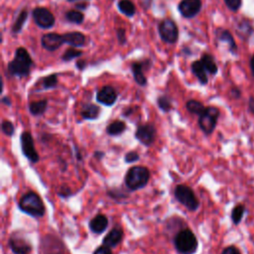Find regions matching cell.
Here are the masks:
<instances>
[{"label":"cell","mask_w":254,"mask_h":254,"mask_svg":"<svg viewBox=\"0 0 254 254\" xmlns=\"http://www.w3.org/2000/svg\"><path fill=\"white\" fill-rule=\"evenodd\" d=\"M18 208L22 213L35 219L43 218L46 214L43 200L35 192H28L23 195L18 203Z\"/></svg>","instance_id":"obj_1"},{"label":"cell","mask_w":254,"mask_h":254,"mask_svg":"<svg viewBox=\"0 0 254 254\" xmlns=\"http://www.w3.org/2000/svg\"><path fill=\"white\" fill-rule=\"evenodd\" d=\"M32 66L33 60L28 51L25 48L20 47L16 50L14 59L8 64L7 72L12 76L25 77L30 75Z\"/></svg>","instance_id":"obj_2"},{"label":"cell","mask_w":254,"mask_h":254,"mask_svg":"<svg viewBox=\"0 0 254 254\" xmlns=\"http://www.w3.org/2000/svg\"><path fill=\"white\" fill-rule=\"evenodd\" d=\"M149 169L144 166H134L127 171L124 177L125 187L130 192L141 190L147 186L150 180Z\"/></svg>","instance_id":"obj_3"},{"label":"cell","mask_w":254,"mask_h":254,"mask_svg":"<svg viewBox=\"0 0 254 254\" xmlns=\"http://www.w3.org/2000/svg\"><path fill=\"white\" fill-rule=\"evenodd\" d=\"M174 246L180 254H196L199 247V241L191 229H182L174 237Z\"/></svg>","instance_id":"obj_4"},{"label":"cell","mask_w":254,"mask_h":254,"mask_svg":"<svg viewBox=\"0 0 254 254\" xmlns=\"http://www.w3.org/2000/svg\"><path fill=\"white\" fill-rule=\"evenodd\" d=\"M174 196L190 211H196L200 207V202L195 192L187 185H178L174 190Z\"/></svg>","instance_id":"obj_5"},{"label":"cell","mask_w":254,"mask_h":254,"mask_svg":"<svg viewBox=\"0 0 254 254\" xmlns=\"http://www.w3.org/2000/svg\"><path fill=\"white\" fill-rule=\"evenodd\" d=\"M220 117V110L215 106L205 107V110L199 116V126L205 135H210L217 127V122Z\"/></svg>","instance_id":"obj_6"},{"label":"cell","mask_w":254,"mask_h":254,"mask_svg":"<svg viewBox=\"0 0 254 254\" xmlns=\"http://www.w3.org/2000/svg\"><path fill=\"white\" fill-rule=\"evenodd\" d=\"M160 38L168 44H175L179 38V28L170 18H166L158 26Z\"/></svg>","instance_id":"obj_7"},{"label":"cell","mask_w":254,"mask_h":254,"mask_svg":"<svg viewBox=\"0 0 254 254\" xmlns=\"http://www.w3.org/2000/svg\"><path fill=\"white\" fill-rule=\"evenodd\" d=\"M157 136V129L153 123H145V124H140L137 126L134 137L144 146L149 147L151 146Z\"/></svg>","instance_id":"obj_8"},{"label":"cell","mask_w":254,"mask_h":254,"mask_svg":"<svg viewBox=\"0 0 254 254\" xmlns=\"http://www.w3.org/2000/svg\"><path fill=\"white\" fill-rule=\"evenodd\" d=\"M20 144L23 155L28 161L36 164L40 160V156L35 148V142L32 134L28 131H24L20 135Z\"/></svg>","instance_id":"obj_9"},{"label":"cell","mask_w":254,"mask_h":254,"mask_svg":"<svg viewBox=\"0 0 254 254\" xmlns=\"http://www.w3.org/2000/svg\"><path fill=\"white\" fill-rule=\"evenodd\" d=\"M32 15L36 25L42 29H50L55 25V16L48 8L36 7L33 10Z\"/></svg>","instance_id":"obj_10"},{"label":"cell","mask_w":254,"mask_h":254,"mask_svg":"<svg viewBox=\"0 0 254 254\" xmlns=\"http://www.w3.org/2000/svg\"><path fill=\"white\" fill-rule=\"evenodd\" d=\"M8 245L13 254H31L32 245L22 236L13 233L9 240Z\"/></svg>","instance_id":"obj_11"},{"label":"cell","mask_w":254,"mask_h":254,"mask_svg":"<svg viewBox=\"0 0 254 254\" xmlns=\"http://www.w3.org/2000/svg\"><path fill=\"white\" fill-rule=\"evenodd\" d=\"M178 9L183 17L193 18L202 9V0H182Z\"/></svg>","instance_id":"obj_12"},{"label":"cell","mask_w":254,"mask_h":254,"mask_svg":"<svg viewBox=\"0 0 254 254\" xmlns=\"http://www.w3.org/2000/svg\"><path fill=\"white\" fill-rule=\"evenodd\" d=\"M64 43L65 42H64L63 35H60L57 33L45 34L42 36V39H41L42 46H43L44 49L50 52H54L58 50Z\"/></svg>","instance_id":"obj_13"},{"label":"cell","mask_w":254,"mask_h":254,"mask_svg":"<svg viewBox=\"0 0 254 254\" xmlns=\"http://www.w3.org/2000/svg\"><path fill=\"white\" fill-rule=\"evenodd\" d=\"M118 95L114 88L110 86H105L102 88L97 94V101L98 102L105 105V106H112L117 101Z\"/></svg>","instance_id":"obj_14"},{"label":"cell","mask_w":254,"mask_h":254,"mask_svg":"<svg viewBox=\"0 0 254 254\" xmlns=\"http://www.w3.org/2000/svg\"><path fill=\"white\" fill-rule=\"evenodd\" d=\"M123 229L120 227H115L103 237L102 244L109 248H114L120 244L123 239Z\"/></svg>","instance_id":"obj_15"},{"label":"cell","mask_w":254,"mask_h":254,"mask_svg":"<svg viewBox=\"0 0 254 254\" xmlns=\"http://www.w3.org/2000/svg\"><path fill=\"white\" fill-rule=\"evenodd\" d=\"M150 64L149 61L144 62H134L131 65V71L133 74L134 80L141 87H145L147 84V78L144 75V67Z\"/></svg>","instance_id":"obj_16"},{"label":"cell","mask_w":254,"mask_h":254,"mask_svg":"<svg viewBox=\"0 0 254 254\" xmlns=\"http://www.w3.org/2000/svg\"><path fill=\"white\" fill-rule=\"evenodd\" d=\"M89 227L93 233L100 235L106 230L108 227V219L104 215H98L90 221Z\"/></svg>","instance_id":"obj_17"},{"label":"cell","mask_w":254,"mask_h":254,"mask_svg":"<svg viewBox=\"0 0 254 254\" xmlns=\"http://www.w3.org/2000/svg\"><path fill=\"white\" fill-rule=\"evenodd\" d=\"M63 38L65 43L72 47L80 48L86 44V36L78 31L66 33L63 35Z\"/></svg>","instance_id":"obj_18"},{"label":"cell","mask_w":254,"mask_h":254,"mask_svg":"<svg viewBox=\"0 0 254 254\" xmlns=\"http://www.w3.org/2000/svg\"><path fill=\"white\" fill-rule=\"evenodd\" d=\"M101 107L94 103H87L84 104L80 109V115L82 119L86 120H96L100 117L101 114Z\"/></svg>","instance_id":"obj_19"},{"label":"cell","mask_w":254,"mask_h":254,"mask_svg":"<svg viewBox=\"0 0 254 254\" xmlns=\"http://www.w3.org/2000/svg\"><path fill=\"white\" fill-rule=\"evenodd\" d=\"M192 72L193 74L196 76V77L199 79V81L201 82V84L204 86V84L207 83L208 78H207V75H206V70L204 68V66L203 65L202 61H195L192 64Z\"/></svg>","instance_id":"obj_20"},{"label":"cell","mask_w":254,"mask_h":254,"mask_svg":"<svg viewBox=\"0 0 254 254\" xmlns=\"http://www.w3.org/2000/svg\"><path fill=\"white\" fill-rule=\"evenodd\" d=\"M126 130V124L121 120H114L106 127V133L110 136H119Z\"/></svg>","instance_id":"obj_21"},{"label":"cell","mask_w":254,"mask_h":254,"mask_svg":"<svg viewBox=\"0 0 254 254\" xmlns=\"http://www.w3.org/2000/svg\"><path fill=\"white\" fill-rule=\"evenodd\" d=\"M48 108V101L42 100L39 102H32L29 103V111L34 116L44 114Z\"/></svg>","instance_id":"obj_22"},{"label":"cell","mask_w":254,"mask_h":254,"mask_svg":"<svg viewBox=\"0 0 254 254\" xmlns=\"http://www.w3.org/2000/svg\"><path fill=\"white\" fill-rule=\"evenodd\" d=\"M119 11L127 17H132L136 13V8L131 0H120L118 2Z\"/></svg>","instance_id":"obj_23"},{"label":"cell","mask_w":254,"mask_h":254,"mask_svg":"<svg viewBox=\"0 0 254 254\" xmlns=\"http://www.w3.org/2000/svg\"><path fill=\"white\" fill-rule=\"evenodd\" d=\"M201 61L208 74L216 75L218 73V66H217L216 61L213 58V56L209 54H203Z\"/></svg>","instance_id":"obj_24"},{"label":"cell","mask_w":254,"mask_h":254,"mask_svg":"<svg viewBox=\"0 0 254 254\" xmlns=\"http://www.w3.org/2000/svg\"><path fill=\"white\" fill-rule=\"evenodd\" d=\"M217 35H218V39L220 41L226 42V43L229 44V50H230L231 53L234 54L236 52V44H235V42H234L231 34L229 31H227V30H220V31H218Z\"/></svg>","instance_id":"obj_25"},{"label":"cell","mask_w":254,"mask_h":254,"mask_svg":"<svg viewBox=\"0 0 254 254\" xmlns=\"http://www.w3.org/2000/svg\"><path fill=\"white\" fill-rule=\"evenodd\" d=\"M186 107L188 109V111L192 114H195V115H202L203 113V111L205 110V107L204 105L199 102V101H196V100H190L187 103H186Z\"/></svg>","instance_id":"obj_26"},{"label":"cell","mask_w":254,"mask_h":254,"mask_svg":"<svg viewBox=\"0 0 254 254\" xmlns=\"http://www.w3.org/2000/svg\"><path fill=\"white\" fill-rule=\"evenodd\" d=\"M27 18H28V11H27L26 9H23V10L19 13V15H18L16 21L14 22V24H13V26H12V33H14V34L20 33L21 30H22L23 27H24L25 22L27 21Z\"/></svg>","instance_id":"obj_27"},{"label":"cell","mask_w":254,"mask_h":254,"mask_svg":"<svg viewBox=\"0 0 254 254\" xmlns=\"http://www.w3.org/2000/svg\"><path fill=\"white\" fill-rule=\"evenodd\" d=\"M58 84V75L52 74L42 78V88L44 90L55 89Z\"/></svg>","instance_id":"obj_28"},{"label":"cell","mask_w":254,"mask_h":254,"mask_svg":"<svg viewBox=\"0 0 254 254\" xmlns=\"http://www.w3.org/2000/svg\"><path fill=\"white\" fill-rule=\"evenodd\" d=\"M157 105L163 112H169L173 108L172 100L167 96H161L157 99Z\"/></svg>","instance_id":"obj_29"},{"label":"cell","mask_w":254,"mask_h":254,"mask_svg":"<svg viewBox=\"0 0 254 254\" xmlns=\"http://www.w3.org/2000/svg\"><path fill=\"white\" fill-rule=\"evenodd\" d=\"M66 19L75 24H81L84 21V15L78 10H70L66 13Z\"/></svg>","instance_id":"obj_30"},{"label":"cell","mask_w":254,"mask_h":254,"mask_svg":"<svg viewBox=\"0 0 254 254\" xmlns=\"http://www.w3.org/2000/svg\"><path fill=\"white\" fill-rule=\"evenodd\" d=\"M245 213V206L243 204H238L235 207H233L231 211V221L234 225H238Z\"/></svg>","instance_id":"obj_31"},{"label":"cell","mask_w":254,"mask_h":254,"mask_svg":"<svg viewBox=\"0 0 254 254\" xmlns=\"http://www.w3.org/2000/svg\"><path fill=\"white\" fill-rule=\"evenodd\" d=\"M107 195H108V197H110L111 199H113L116 202H119L123 199L128 198V194L124 193L121 189H110L107 191Z\"/></svg>","instance_id":"obj_32"},{"label":"cell","mask_w":254,"mask_h":254,"mask_svg":"<svg viewBox=\"0 0 254 254\" xmlns=\"http://www.w3.org/2000/svg\"><path fill=\"white\" fill-rule=\"evenodd\" d=\"M81 55H82V52H81V51L76 50V49H75V48H70V49H68V50L64 53L62 59H63V61H65V62H70V61H72V60H74V59H76V58L80 57Z\"/></svg>","instance_id":"obj_33"},{"label":"cell","mask_w":254,"mask_h":254,"mask_svg":"<svg viewBox=\"0 0 254 254\" xmlns=\"http://www.w3.org/2000/svg\"><path fill=\"white\" fill-rule=\"evenodd\" d=\"M1 130L6 136H13L15 133V126L9 120H3L1 123Z\"/></svg>","instance_id":"obj_34"},{"label":"cell","mask_w":254,"mask_h":254,"mask_svg":"<svg viewBox=\"0 0 254 254\" xmlns=\"http://www.w3.org/2000/svg\"><path fill=\"white\" fill-rule=\"evenodd\" d=\"M140 156L138 154V152L136 151H129L127 152L124 156V162L126 164H131V163H135L137 161H139Z\"/></svg>","instance_id":"obj_35"},{"label":"cell","mask_w":254,"mask_h":254,"mask_svg":"<svg viewBox=\"0 0 254 254\" xmlns=\"http://www.w3.org/2000/svg\"><path fill=\"white\" fill-rule=\"evenodd\" d=\"M226 5L232 11H237L241 6V0H225Z\"/></svg>","instance_id":"obj_36"},{"label":"cell","mask_w":254,"mask_h":254,"mask_svg":"<svg viewBox=\"0 0 254 254\" xmlns=\"http://www.w3.org/2000/svg\"><path fill=\"white\" fill-rule=\"evenodd\" d=\"M116 36H117V40H118L120 45H124L126 43V33H125V30L123 28L117 29Z\"/></svg>","instance_id":"obj_37"},{"label":"cell","mask_w":254,"mask_h":254,"mask_svg":"<svg viewBox=\"0 0 254 254\" xmlns=\"http://www.w3.org/2000/svg\"><path fill=\"white\" fill-rule=\"evenodd\" d=\"M94 254H113V253H112V251H111V248H109V247H107V246H105V245L102 244V246L98 247V248L95 250Z\"/></svg>","instance_id":"obj_38"},{"label":"cell","mask_w":254,"mask_h":254,"mask_svg":"<svg viewBox=\"0 0 254 254\" xmlns=\"http://www.w3.org/2000/svg\"><path fill=\"white\" fill-rule=\"evenodd\" d=\"M58 196L61 197V198H65L66 199V198H69V197H71L73 195H72V191H71V189L69 187H63L62 190L58 192Z\"/></svg>","instance_id":"obj_39"},{"label":"cell","mask_w":254,"mask_h":254,"mask_svg":"<svg viewBox=\"0 0 254 254\" xmlns=\"http://www.w3.org/2000/svg\"><path fill=\"white\" fill-rule=\"evenodd\" d=\"M222 254H241V253L235 246H229L223 250Z\"/></svg>","instance_id":"obj_40"},{"label":"cell","mask_w":254,"mask_h":254,"mask_svg":"<svg viewBox=\"0 0 254 254\" xmlns=\"http://www.w3.org/2000/svg\"><path fill=\"white\" fill-rule=\"evenodd\" d=\"M74 151H75V156H76V160H77V161H79V162H81V161H82V159H83V157H82V154H81L80 149H79L78 147L75 146Z\"/></svg>","instance_id":"obj_41"},{"label":"cell","mask_w":254,"mask_h":254,"mask_svg":"<svg viewBox=\"0 0 254 254\" xmlns=\"http://www.w3.org/2000/svg\"><path fill=\"white\" fill-rule=\"evenodd\" d=\"M133 112H134V108H133V107H127V108H125L124 111L122 112V115H123L124 117H128V116H130Z\"/></svg>","instance_id":"obj_42"},{"label":"cell","mask_w":254,"mask_h":254,"mask_svg":"<svg viewBox=\"0 0 254 254\" xmlns=\"http://www.w3.org/2000/svg\"><path fill=\"white\" fill-rule=\"evenodd\" d=\"M94 156H95V158H97L98 160H102L104 157H105V153L103 152V151H100V150H98V151H96L95 153H94Z\"/></svg>","instance_id":"obj_43"},{"label":"cell","mask_w":254,"mask_h":254,"mask_svg":"<svg viewBox=\"0 0 254 254\" xmlns=\"http://www.w3.org/2000/svg\"><path fill=\"white\" fill-rule=\"evenodd\" d=\"M86 66H87L86 61L80 60V61H77V62H76V68H77L79 71H82Z\"/></svg>","instance_id":"obj_44"},{"label":"cell","mask_w":254,"mask_h":254,"mask_svg":"<svg viewBox=\"0 0 254 254\" xmlns=\"http://www.w3.org/2000/svg\"><path fill=\"white\" fill-rule=\"evenodd\" d=\"M140 3L145 9H148L152 3V0H140Z\"/></svg>","instance_id":"obj_45"},{"label":"cell","mask_w":254,"mask_h":254,"mask_svg":"<svg viewBox=\"0 0 254 254\" xmlns=\"http://www.w3.org/2000/svg\"><path fill=\"white\" fill-rule=\"evenodd\" d=\"M1 102L3 103V104H5V105H7V106H11V100L8 98V97H3L2 99H1Z\"/></svg>","instance_id":"obj_46"},{"label":"cell","mask_w":254,"mask_h":254,"mask_svg":"<svg viewBox=\"0 0 254 254\" xmlns=\"http://www.w3.org/2000/svg\"><path fill=\"white\" fill-rule=\"evenodd\" d=\"M231 96L235 99H238L240 97V92L237 89H232L231 90Z\"/></svg>","instance_id":"obj_47"},{"label":"cell","mask_w":254,"mask_h":254,"mask_svg":"<svg viewBox=\"0 0 254 254\" xmlns=\"http://www.w3.org/2000/svg\"><path fill=\"white\" fill-rule=\"evenodd\" d=\"M249 109L252 113H254V99L251 98L249 101Z\"/></svg>","instance_id":"obj_48"},{"label":"cell","mask_w":254,"mask_h":254,"mask_svg":"<svg viewBox=\"0 0 254 254\" xmlns=\"http://www.w3.org/2000/svg\"><path fill=\"white\" fill-rule=\"evenodd\" d=\"M250 69H251V72H252V76L254 77V56H252L251 59H250Z\"/></svg>","instance_id":"obj_49"},{"label":"cell","mask_w":254,"mask_h":254,"mask_svg":"<svg viewBox=\"0 0 254 254\" xmlns=\"http://www.w3.org/2000/svg\"><path fill=\"white\" fill-rule=\"evenodd\" d=\"M76 8L84 10V9H86V8H87V4H86V3H84V4H77V5H76Z\"/></svg>","instance_id":"obj_50"},{"label":"cell","mask_w":254,"mask_h":254,"mask_svg":"<svg viewBox=\"0 0 254 254\" xmlns=\"http://www.w3.org/2000/svg\"><path fill=\"white\" fill-rule=\"evenodd\" d=\"M71 2H75V1H79V0H69Z\"/></svg>","instance_id":"obj_51"}]
</instances>
